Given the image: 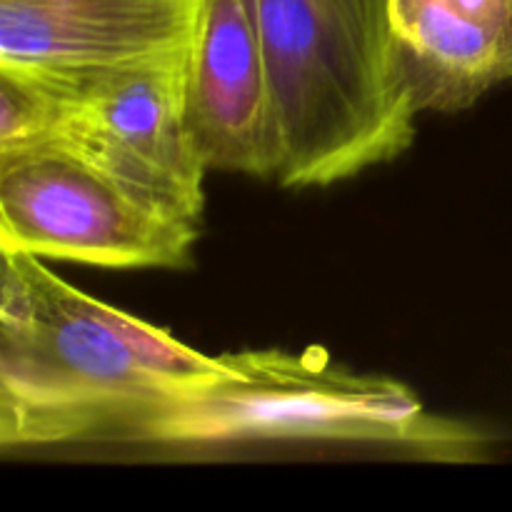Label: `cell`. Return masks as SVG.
<instances>
[{
  "label": "cell",
  "mask_w": 512,
  "mask_h": 512,
  "mask_svg": "<svg viewBox=\"0 0 512 512\" xmlns=\"http://www.w3.org/2000/svg\"><path fill=\"white\" fill-rule=\"evenodd\" d=\"M218 373V355L90 298L35 255L3 253V448L90 440L120 410L205 385Z\"/></svg>",
  "instance_id": "obj_1"
},
{
  "label": "cell",
  "mask_w": 512,
  "mask_h": 512,
  "mask_svg": "<svg viewBox=\"0 0 512 512\" xmlns=\"http://www.w3.org/2000/svg\"><path fill=\"white\" fill-rule=\"evenodd\" d=\"M218 358V378L130 405L90 440L170 450L375 445L440 463H468L485 450L480 430L428 413L408 385L338 368L320 348L243 350Z\"/></svg>",
  "instance_id": "obj_2"
},
{
  "label": "cell",
  "mask_w": 512,
  "mask_h": 512,
  "mask_svg": "<svg viewBox=\"0 0 512 512\" xmlns=\"http://www.w3.org/2000/svg\"><path fill=\"white\" fill-rule=\"evenodd\" d=\"M280 128L278 183L333 185L410 148L420 108L388 0H253Z\"/></svg>",
  "instance_id": "obj_3"
},
{
  "label": "cell",
  "mask_w": 512,
  "mask_h": 512,
  "mask_svg": "<svg viewBox=\"0 0 512 512\" xmlns=\"http://www.w3.org/2000/svg\"><path fill=\"white\" fill-rule=\"evenodd\" d=\"M188 53L88 68L0 63V153L55 145L153 208L200 225V158L185 120Z\"/></svg>",
  "instance_id": "obj_4"
},
{
  "label": "cell",
  "mask_w": 512,
  "mask_h": 512,
  "mask_svg": "<svg viewBox=\"0 0 512 512\" xmlns=\"http://www.w3.org/2000/svg\"><path fill=\"white\" fill-rule=\"evenodd\" d=\"M198 233L200 225L153 208L68 150L0 153V253L180 270L193 263Z\"/></svg>",
  "instance_id": "obj_5"
},
{
  "label": "cell",
  "mask_w": 512,
  "mask_h": 512,
  "mask_svg": "<svg viewBox=\"0 0 512 512\" xmlns=\"http://www.w3.org/2000/svg\"><path fill=\"white\" fill-rule=\"evenodd\" d=\"M185 120L208 170L278 178V108L253 0L203 3L188 53Z\"/></svg>",
  "instance_id": "obj_6"
},
{
  "label": "cell",
  "mask_w": 512,
  "mask_h": 512,
  "mask_svg": "<svg viewBox=\"0 0 512 512\" xmlns=\"http://www.w3.org/2000/svg\"><path fill=\"white\" fill-rule=\"evenodd\" d=\"M205 0H0V63L88 68L190 53Z\"/></svg>",
  "instance_id": "obj_7"
},
{
  "label": "cell",
  "mask_w": 512,
  "mask_h": 512,
  "mask_svg": "<svg viewBox=\"0 0 512 512\" xmlns=\"http://www.w3.org/2000/svg\"><path fill=\"white\" fill-rule=\"evenodd\" d=\"M420 113H460L512 80V0H388Z\"/></svg>",
  "instance_id": "obj_8"
}]
</instances>
